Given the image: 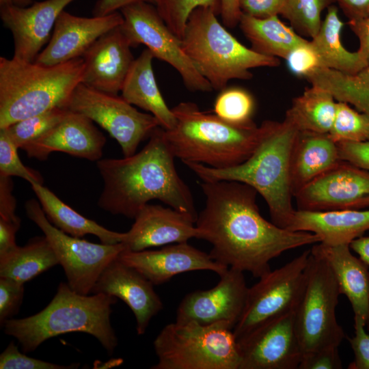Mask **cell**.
Instances as JSON below:
<instances>
[{
  "label": "cell",
  "mask_w": 369,
  "mask_h": 369,
  "mask_svg": "<svg viewBox=\"0 0 369 369\" xmlns=\"http://www.w3.org/2000/svg\"><path fill=\"white\" fill-rule=\"evenodd\" d=\"M239 369H297L303 351L294 312L268 321L237 340Z\"/></svg>",
  "instance_id": "9a60e30c"
},
{
  "label": "cell",
  "mask_w": 369,
  "mask_h": 369,
  "mask_svg": "<svg viewBox=\"0 0 369 369\" xmlns=\"http://www.w3.org/2000/svg\"><path fill=\"white\" fill-rule=\"evenodd\" d=\"M11 177L0 176V220L20 226V220L16 214V202L12 194Z\"/></svg>",
  "instance_id": "7dc6e473"
},
{
  "label": "cell",
  "mask_w": 369,
  "mask_h": 369,
  "mask_svg": "<svg viewBox=\"0 0 369 369\" xmlns=\"http://www.w3.org/2000/svg\"><path fill=\"white\" fill-rule=\"evenodd\" d=\"M340 295L328 264L310 251L305 289L294 312L295 329L303 353L339 346L346 337L336 316Z\"/></svg>",
  "instance_id": "9c48e42d"
},
{
  "label": "cell",
  "mask_w": 369,
  "mask_h": 369,
  "mask_svg": "<svg viewBox=\"0 0 369 369\" xmlns=\"http://www.w3.org/2000/svg\"><path fill=\"white\" fill-rule=\"evenodd\" d=\"M83 57L44 66L0 57V129L57 107L81 82Z\"/></svg>",
  "instance_id": "8992f818"
},
{
  "label": "cell",
  "mask_w": 369,
  "mask_h": 369,
  "mask_svg": "<svg viewBox=\"0 0 369 369\" xmlns=\"http://www.w3.org/2000/svg\"><path fill=\"white\" fill-rule=\"evenodd\" d=\"M24 284L0 277V323L17 314L24 296Z\"/></svg>",
  "instance_id": "b9f144b4"
},
{
  "label": "cell",
  "mask_w": 369,
  "mask_h": 369,
  "mask_svg": "<svg viewBox=\"0 0 369 369\" xmlns=\"http://www.w3.org/2000/svg\"><path fill=\"white\" fill-rule=\"evenodd\" d=\"M120 25L101 36L82 56L81 83L118 95L135 61Z\"/></svg>",
  "instance_id": "ffe728a7"
},
{
  "label": "cell",
  "mask_w": 369,
  "mask_h": 369,
  "mask_svg": "<svg viewBox=\"0 0 369 369\" xmlns=\"http://www.w3.org/2000/svg\"><path fill=\"white\" fill-rule=\"evenodd\" d=\"M131 229L125 232V250L139 251L149 247L165 246L200 238L195 221L188 215L170 206L146 204L135 217Z\"/></svg>",
  "instance_id": "44dd1931"
},
{
  "label": "cell",
  "mask_w": 369,
  "mask_h": 369,
  "mask_svg": "<svg viewBox=\"0 0 369 369\" xmlns=\"http://www.w3.org/2000/svg\"><path fill=\"white\" fill-rule=\"evenodd\" d=\"M153 344L158 362L152 369H239L237 341L223 323L176 320L161 329Z\"/></svg>",
  "instance_id": "ba28073f"
},
{
  "label": "cell",
  "mask_w": 369,
  "mask_h": 369,
  "mask_svg": "<svg viewBox=\"0 0 369 369\" xmlns=\"http://www.w3.org/2000/svg\"><path fill=\"white\" fill-rule=\"evenodd\" d=\"M87 116L68 111L64 118L40 139L25 146L29 158L45 160L53 152L98 161L106 143L104 135Z\"/></svg>",
  "instance_id": "603a6c76"
},
{
  "label": "cell",
  "mask_w": 369,
  "mask_h": 369,
  "mask_svg": "<svg viewBox=\"0 0 369 369\" xmlns=\"http://www.w3.org/2000/svg\"><path fill=\"white\" fill-rule=\"evenodd\" d=\"M349 244H314L311 253L326 261L339 286L369 331V266L351 251Z\"/></svg>",
  "instance_id": "cb8c5ba5"
},
{
  "label": "cell",
  "mask_w": 369,
  "mask_h": 369,
  "mask_svg": "<svg viewBox=\"0 0 369 369\" xmlns=\"http://www.w3.org/2000/svg\"><path fill=\"white\" fill-rule=\"evenodd\" d=\"M116 297L104 293L81 295L68 284L60 283L50 303L38 313L2 325L4 332L18 341L23 353L36 350L51 338L72 332L95 337L112 354L118 338L111 326V306Z\"/></svg>",
  "instance_id": "277c9868"
},
{
  "label": "cell",
  "mask_w": 369,
  "mask_h": 369,
  "mask_svg": "<svg viewBox=\"0 0 369 369\" xmlns=\"http://www.w3.org/2000/svg\"><path fill=\"white\" fill-rule=\"evenodd\" d=\"M68 111L65 107H54L18 121L3 129L5 130L15 146L18 149H22L25 146L40 139L54 128Z\"/></svg>",
  "instance_id": "836d02e7"
},
{
  "label": "cell",
  "mask_w": 369,
  "mask_h": 369,
  "mask_svg": "<svg viewBox=\"0 0 369 369\" xmlns=\"http://www.w3.org/2000/svg\"><path fill=\"white\" fill-rule=\"evenodd\" d=\"M120 12L124 18L120 28L131 48L146 45L154 58L169 64L179 73L189 91L213 90L194 67L182 49L181 40L167 27L154 5L139 1L124 7Z\"/></svg>",
  "instance_id": "7c38bea8"
},
{
  "label": "cell",
  "mask_w": 369,
  "mask_h": 369,
  "mask_svg": "<svg viewBox=\"0 0 369 369\" xmlns=\"http://www.w3.org/2000/svg\"><path fill=\"white\" fill-rule=\"evenodd\" d=\"M175 126L165 129L167 145L176 158L216 169L236 166L247 159L259 140L254 122L236 125L201 111L193 102L172 108Z\"/></svg>",
  "instance_id": "5b68a950"
},
{
  "label": "cell",
  "mask_w": 369,
  "mask_h": 369,
  "mask_svg": "<svg viewBox=\"0 0 369 369\" xmlns=\"http://www.w3.org/2000/svg\"><path fill=\"white\" fill-rule=\"evenodd\" d=\"M5 129H0V176H18L30 184H42V177L39 172L25 166L20 161L17 150Z\"/></svg>",
  "instance_id": "f35d334b"
},
{
  "label": "cell",
  "mask_w": 369,
  "mask_h": 369,
  "mask_svg": "<svg viewBox=\"0 0 369 369\" xmlns=\"http://www.w3.org/2000/svg\"><path fill=\"white\" fill-rule=\"evenodd\" d=\"M288 230L314 233L325 244H350L369 230V208L318 212L296 210Z\"/></svg>",
  "instance_id": "d4e9b609"
},
{
  "label": "cell",
  "mask_w": 369,
  "mask_h": 369,
  "mask_svg": "<svg viewBox=\"0 0 369 369\" xmlns=\"http://www.w3.org/2000/svg\"><path fill=\"white\" fill-rule=\"evenodd\" d=\"M174 156L158 126L137 153L96 161L104 187L98 206L113 215L135 219L150 201L158 200L196 221L193 195L176 171Z\"/></svg>",
  "instance_id": "7a4b0ae2"
},
{
  "label": "cell",
  "mask_w": 369,
  "mask_h": 369,
  "mask_svg": "<svg viewBox=\"0 0 369 369\" xmlns=\"http://www.w3.org/2000/svg\"><path fill=\"white\" fill-rule=\"evenodd\" d=\"M217 15L208 8L194 10L181 39L184 53L213 90H223L232 79H250L252 68L279 65L277 57L258 53L241 44Z\"/></svg>",
  "instance_id": "52a82bcc"
},
{
  "label": "cell",
  "mask_w": 369,
  "mask_h": 369,
  "mask_svg": "<svg viewBox=\"0 0 369 369\" xmlns=\"http://www.w3.org/2000/svg\"><path fill=\"white\" fill-rule=\"evenodd\" d=\"M25 208L28 217L42 231L65 272L68 284L81 295L91 293L105 267L125 247L122 243L97 244L70 236L49 221L40 202L31 199Z\"/></svg>",
  "instance_id": "8fae6325"
},
{
  "label": "cell",
  "mask_w": 369,
  "mask_h": 369,
  "mask_svg": "<svg viewBox=\"0 0 369 369\" xmlns=\"http://www.w3.org/2000/svg\"><path fill=\"white\" fill-rule=\"evenodd\" d=\"M328 134L336 144L369 141V116L346 102L337 101L334 120Z\"/></svg>",
  "instance_id": "d590c367"
},
{
  "label": "cell",
  "mask_w": 369,
  "mask_h": 369,
  "mask_svg": "<svg viewBox=\"0 0 369 369\" xmlns=\"http://www.w3.org/2000/svg\"><path fill=\"white\" fill-rule=\"evenodd\" d=\"M349 20L369 16V0H337Z\"/></svg>",
  "instance_id": "816d5d0a"
},
{
  "label": "cell",
  "mask_w": 369,
  "mask_h": 369,
  "mask_svg": "<svg viewBox=\"0 0 369 369\" xmlns=\"http://www.w3.org/2000/svg\"><path fill=\"white\" fill-rule=\"evenodd\" d=\"M285 59L288 68L294 74L304 78L316 69L323 67L310 41L294 49Z\"/></svg>",
  "instance_id": "60d3db41"
},
{
  "label": "cell",
  "mask_w": 369,
  "mask_h": 369,
  "mask_svg": "<svg viewBox=\"0 0 369 369\" xmlns=\"http://www.w3.org/2000/svg\"><path fill=\"white\" fill-rule=\"evenodd\" d=\"M317 33L310 41L320 57L323 67L347 74H355L368 63L357 51L351 52L342 44L341 32L344 23L338 15V8L329 5Z\"/></svg>",
  "instance_id": "f546056e"
},
{
  "label": "cell",
  "mask_w": 369,
  "mask_h": 369,
  "mask_svg": "<svg viewBox=\"0 0 369 369\" xmlns=\"http://www.w3.org/2000/svg\"><path fill=\"white\" fill-rule=\"evenodd\" d=\"M310 251L271 271L249 288L244 310L233 329L236 341L262 324L295 312L305 289Z\"/></svg>",
  "instance_id": "30bf717a"
},
{
  "label": "cell",
  "mask_w": 369,
  "mask_h": 369,
  "mask_svg": "<svg viewBox=\"0 0 369 369\" xmlns=\"http://www.w3.org/2000/svg\"><path fill=\"white\" fill-rule=\"evenodd\" d=\"M205 206L195 226L200 238L210 243L215 261L261 277L270 261L282 253L321 241L312 232L282 228L266 220L256 203L258 192L237 181H203Z\"/></svg>",
  "instance_id": "6da1fadb"
},
{
  "label": "cell",
  "mask_w": 369,
  "mask_h": 369,
  "mask_svg": "<svg viewBox=\"0 0 369 369\" xmlns=\"http://www.w3.org/2000/svg\"><path fill=\"white\" fill-rule=\"evenodd\" d=\"M334 0H286L282 15L302 36L312 38L321 25V13Z\"/></svg>",
  "instance_id": "8d00e7d4"
},
{
  "label": "cell",
  "mask_w": 369,
  "mask_h": 369,
  "mask_svg": "<svg viewBox=\"0 0 369 369\" xmlns=\"http://www.w3.org/2000/svg\"><path fill=\"white\" fill-rule=\"evenodd\" d=\"M286 3V0H239L242 13L256 18L282 14Z\"/></svg>",
  "instance_id": "f6af8a7d"
},
{
  "label": "cell",
  "mask_w": 369,
  "mask_h": 369,
  "mask_svg": "<svg viewBox=\"0 0 369 369\" xmlns=\"http://www.w3.org/2000/svg\"><path fill=\"white\" fill-rule=\"evenodd\" d=\"M340 161L337 144L329 134L299 131L290 160L293 194Z\"/></svg>",
  "instance_id": "484cf974"
},
{
  "label": "cell",
  "mask_w": 369,
  "mask_h": 369,
  "mask_svg": "<svg viewBox=\"0 0 369 369\" xmlns=\"http://www.w3.org/2000/svg\"><path fill=\"white\" fill-rule=\"evenodd\" d=\"M40 206L51 223L62 232L74 236H96L104 244L122 243L125 232L109 230L72 209L40 183L30 184Z\"/></svg>",
  "instance_id": "83f0119b"
},
{
  "label": "cell",
  "mask_w": 369,
  "mask_h": 369,
  "mask_svg": "<svg viewBox=\"0 0 369 369\" xmlns=\"http://www.w3.org/2000/svg\"><path fill=\"white\" fill-rule=\"evenodd\" d=\"M65 108L87 116L106 130L119 143L124 156L134 154L139 144L160 126L153 115L139 112L122 96L81 83L74 90Z\"/></svg>",
  "instance_id": "4fadbf2b"
},
{
  "label": "cell",
  "mask_w": 369,
  "mask_h": 369,
  "mask_svg": "<svg viewBox=\"0 0 369 369\" xmlns=\"http://www.w3.org/2000/svg\"><path fill=\"white\" fill-rule=\"evenodd\" d=\"M243 273L229 267L214 287L187 294L178 307L176 320L202 325L223 323L233 329L244 310L249 289Z\"/></svg>",
  "instance_id": "2e32d148"
},
{
  "label": "cell",
  "mask_w": 369,
  "mask_h": 369,
  "mask_svg": "<svg viewBox=\"0 0 369 369\" xmlns=\"http://www.w3.org/2000/svg\"><path fill=\"white\" fill-rule=\"evenodd\" d=\"M153 284L118 257L102 272L91 293H104L123 301L133 312L138 335L145 333L150 320L163 308Z\"/></svg>",
  "instance_id": "7402d4cb"
},
{
  "label": "cell",
  "mask_w": 369,
  "mask_h": 369,
  "mask_svg": "<svg viewBox=\"0 0 369 369\" xmlns=\"http://www.w3.org/2000/svg\"><path fill=\"white\" fill-rule=\"evenodd\" d=\"M337 100L327 90L312 85L295 98L285 119L299 131L328 134L336 111Z\"/></svg>",
  "instance_id": "4dcf8cb0"
},
{
  "label": "cell",
  "mask_w": 369,
  "mask_h": 369,
  "mask_svg": "<svg viewBox=\"0 0 369 369\" xmlns=\"http://www.w3.org/2000/svg\"><path fill=\"white\" fill-rule=\"evenodd\" d=\"M342 364L338 346H328L303 353L299 369H340Z\"/></svg>",
  "instance_id": "7bdbcfd3"
},
{
  "label": "cell",
  "mask_w": 369,
  "mask_h": 369,
  "mask_svg": "<svg viewBox=\"0 0 369 369\" xmlns=\"http://www.w3.org/2000/svg\"><path fill=\"white\" fill-rule=\"evenodd\" d=\"M340 158L369 171V141L337 143Z\"/></svg>",
  "instance_id": "bcb514c9"
},
{
  "label": "cell",
  "mask_w": 369,
  "mask_h": 369,
  "mask_svg": "<svg viewBox=\"0 0 369 369\" xmlns=\"http://www.w3.org/2000/svg\"><path fill=\"white\" fill-rule=\"evenodd\" d=\"M258 143L242 163L224 169L184 162L203 181L231 180L247 184L262 196L272 222L288 229L296 210L290 176V160L299 130L289 121L265 120L259 126Z\"/></svg>",
  "instance_id": "3957f363"
},
{
  "label": "cell",
  "mask_w": 369,
  "mask_h": 369,
  "mask_svg": "<svg viewBox=\"0 0 369 369\" xmlns=\"http://www.w3.org/2000/svg\"><path fill=\"white\" fill-rule=\"evenodd\" d=\"M294 197L301 210L369 208V171L341 160L296 191Z\"/></svg>",
  "instance_id": "5bb4252c"
},
{
  "label": "cell",
  "mask_w": 369,
  "mask_h": 369,
  "mask_svg": "<svg viewBox=\"0 0 369 369\" xmlns=\"http://www.w3.org/2000/svg\"><path fill=\"white\" fill-rule=\"evenodd\" d=\"M32 3L33 0H0V7L6 5L27 7Z\"/></svg>",
  "instance_id": "11a10c76"
},
{
  "label": "cell",
  "mask_w": 369,
  "mask_h": 369,
  "mask_svg": "<svg viewBox=\"0 0 369 369\" xmlns=\"http://www.w3.org/2000/svg\"><path fill=\"white\" fill-rule=\"evenodd\" d=\"M59 264L46 237H36L0 258V277L25 284Z\"/></svg>",
  "instance_id": "1f68e13d"
},
{
  "label": "cell",
  "mask_w": 369,
  "mask_h": 369,
  "mask_svg": "<svg viewBox=\"0 0 369 369\" xmlns=\"http://www.w3.org/2000/svg\"><path fill=\"white\" fill-rule=\"evenodd\" d=\"M139 1L148 2L155 5L156 0H98L93 9V16H106Z\"/></svg>",
  "instance_id": "f907efd6"
},
{
  "label": "cell",
  "mask_w": 369,
  "mask_h": 369,
  "mask_svg": "<svg viewBox=\"0 0 369 369\" xmlns=\"http://www.w3.org/2000/svg\"><path fill=\"white\" fill-rule=\"evenodd\" d=\"M310 82L369 116V65L355 74L320 68L312 74Z\"/></svg>",
  "instance_id": "d6a6232c"
},
{
  "label": "cell",
  "mask_w": 369,
  "mask_h": 369,
  "mask_svg": "<svg viewBox=\"0 0 369 369\" xmlns=\"http://www.w3.org/2000/svg\"><path fill=\"white\" fill-rule=\"evenodd\" d=\"M242 12L239 0H221V16L223 24L230 28L239 23Z\"/></svg>",
  "instance_id": "f5cc1de1"
},
{
  "label": "cell",
  "mask_w": 369,
  "mask_h": 369,
  "mask_svg": "<svg viewBox=\"0 0 369 369\" xmlns=\"http://www.w3.org/2000/svg\"><path fill=\"white\" fill-rule=\"evenodd\" d=\"M349 246L369 266V236L357 238L350 243Z\"/></svg>",
  "instance_id": "db71d44e"
},
{
  "label": "cell",
  "mask_w": 369,
  "mask_h": 369,
  "mask_svg": "<svg viewBox=\"0 0 369 369\" xmlns=\"http://www.w3.org/2000/svg\"><path fill=\"white\" fill-rule=\"evenodd\" d=\"M153 54L144 49L136 58L123 84L122 97L131 105L149 111L165 131L172 129L176 120L167 105L156 81L153 68Z\"/></svg>",
  "instance_id": "4316f807"
},
{
  "label": "cell",
  "mask_w": 369,
  "mask_h": 369,
  "mask_svg": "<svg viewBox=\"0 0 369 369\" xmlns=\"http://www.w3.org/2000/svg\"><path fill=\"white\" fill-rule=\"evenodd\" d=\"M348 25L359 40V46L357 51L369 64V16L351 19Z\"/></svg>",
  "instance_id": "c3c4849f"
},
{
  "label": "cell",
  "mask_w": 369,
  "mask_h": 369,
  "mask_svg": "<svg viewBox=\"0 0 369 369\" xmlns=\"http://www.w3.org/2000/svg\"><path fill=\"white\" fill-rule=\"evenodd\" d=\"M255 102L251 94L241 87H226L216 98L213 111L223 120L236 125L254 122Z\"/></svg>",
  "instance_id": "e575fe53"
},
{
  "label": "cell",
  "mask_w": 369,
  "mask_h": 369,
  "mask_svg": "<svg viewBox=\"0 0 369 369\" xmlns=\"http://www.w3.org/2000/svg\"><path fill=\"white\" fill-rule=\"evenodd\" d=\"M121 12L92 18L71 14L64 10L58 16L46 46L34 62L55 66L81 57L103 34L121 25Z\"/></svg>",
  "instance_id": "e0dca14e"
},
{
  "label": "cell",
  "mask_w": 369,
  "mask_h": 369,
  "mask_svg": "<svg viewBox=\"0 0 369 369\" xmlns=\"http://www.w3.org/2000/svg\"><path fill=\"white\" fill-rule=\"evenodd\" d=\"M155 7L170 30L180 40L191 12L197 8L221 12V0H156Z\"/></svg>",
  "instance_id": "74e56055"
},
{
  "label": "cell",
  "mask_w": 369,
  "mask_h": 369,
  "mask_svg": "<svg viewBox=\"0 0 369 369\" xmlns=\"http://www.w3.org/2000/svg\"><path fill=\"white\" fill-rule=\"evenodd\" d=\"M238 24L251 49L267 56L286 59L294 49L308 41L277 16L256 18L242 14Z\"/></svg>",
  "instance_id": "f1b7e54d"
},
{
  "label": "cell",
  "mask_w": 369,
  "mask_h": 369,
  "mask_svg": "<svg viewBox=\"0 0 369 369\" xmlns=\"http://www.w3.org/2000/svg\"><path fill=\"white\" fill-rule=\"evenodd\" d=\"M118 257L153 285L163 284L176 275L193 271H210L221 275L229 268L187 242L167 245L158 250H124Z\"/></svg>",
  "instance_id": "d6986e66"
},
{
  "label": "cell",
  "mask_w": 369,
  "mask_h": 369,
  "mask_svg": "<svg viewBox=\"0 0 369 369\" xmlns=\"http://www.w3.org/2000/svg\"><path fill=\"white\" fill-rule=\"evenodd\" d=\"M75 0H44L27 7H0V18L12 33L15 59L34 62L51 37L56 20L64 8Z\"/></svg>",
  "instance_id": "ac0fdd59"
},
{
  "label": "cell",
  "mask_w": 369,
  "mask_h": 369,
  "mask_svg": "<svg viewBox=\"0 0 369 369\" xmlns=\"http://www.w3.org/2000/svg\"><path fill=\"white\" fill-rule=\"evenodd\" d=\"M79 366V364L63 366L28 357L13 342L0 355L1 369H72Z\"/></svg>",
  "instance_id": "ab89813d"
},
{
  "label": "cell",
  "mask_w": 369,
  "mask_h": 369,
  "mask_svg": "<svg viewBox=\"0 0 369 369\" xmlns=\"http://www.w3.org/2000/svg\"><path fill=\"white\" fill-rule=\"evenodd\" d=\"M19 228L20 226L0 220V258L18 247L15 235Z\"/></svg>",
  "instance_id": "681fc988"
},
{
  "label": "cell",
  "mask_w": 369,
  "mask_h": 369,
  "mask_svg": "<svg viewBox=\"0 0 369 369\" xmlns=\"http://www.w3.org/2000/svg\"><path fill=\"white\" fill-rule=\"evenodd\" d=\"M355 335L347 338L354 353L349 369H369V335L366 332L363 320L354 316Z\"/></svg>",
  "instance_id": "ee69618b"
}]
</instances>
